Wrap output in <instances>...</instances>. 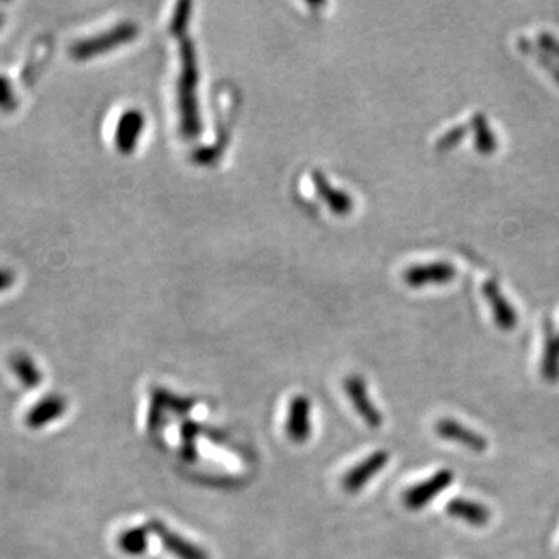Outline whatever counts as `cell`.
Masks as SVG:
<instances>
[{"instance_id":"obj_1","label":"cell","mask_w":559,"mask_h":559,"mask_svg":"<svg viewBox=\"0 0 559 559\" xmlns=\"http://www.w3.org/2000/svg\"><path fill=\"white\" fill-rule=\"evenodd\" d=\"M452 482H454V473L450 469H440L427 481L419 482L415 487L409 488L402 496V502L409 510H421L431 504L438 494L448 490L452 485Z\"/></svg>"},{"instance_id":"obj_2","label":"cell","mask_w":559,"mask_h":559,"mask_svg":"<svg viewBox=\"0 0 559 559\" xmlns=\"http://www.w3.org/2000/svg\"><path fill=\"white\" fill-rule=\"evenodd\" d=\"M344 390H345L352 408L356 410V414L364 419L365 425L371 429H379L383 425V414L379 412L377 404L371 401L364 377H359V375L345 377Z\"/></svg>"},{"instance_id":"obj_3","label":"cell","mask_w":559,"mask_h":559,"mask_svg":"<svg viewBox=\"0 0 559 559\" xmlns=\"http://www.w3.org/2000/svg\"><path fill=\"white\" fill-rule=\"evenodd\" d=\"M150 533L158 536L160 542L164 544V547L166 548V552H170L174 558L177 559H210L208 554L195 542L190 541L187 538L179 535L177 531L166 527V523L158 521V519H152L150 523H146Z\"/></svg>"},{"instance_id":"obj_4","label":"cell","mask_w":559,"mask_h":559,"mask_svg":"<svg viewBox=\"0 0 559 559\" xmlns=\"http://www.w3.org/2000/svg\"><path fill=\"white\" fill-rule=\"evenodd\" d=\"M389 460L390 454L387 450H375L370 456L365 457L362 462L352 466L347 474L342 477L344 491L356 494L361 490H364L367 483L389 465Z\"/></svg>"},{"instance_id":"obj_5","label":"cell","mask_w":559,"mask_h":559,"mask_svg":"<svg viewBox=\"0 0 559 559\" xmlns=\"http://www.w3.org/2000/svg\"><path fill=\"white\" fill-rule=\"evenodd\" d=\"M135 28L131 25H120L112 31L103 33L100 36L91 37V39H83L77 44H73L70 47V55L77 60H85L92 56L100 55L110 47H116L118 44L125 43L126 39L134 36Z\"/></svg>"},{"instance_id":"obj_6","label":"cell","mask_w":559,"mask_h":559,"mask_svg":"<svg viewBox=\"0 0 559 559\" xmlns=\"http://www.w3.org/2000/svg\"><path fill=\"white\" fill-rule=\"evenodd\" d=\"M312 404L306 395H296L289 402L288 418H286V433L292 443L304 444L310 440L312 433Z\"/></svg>"},{"instance_id":"obj_7","label":"cell","mask_w":559,"mask_h":559,"mask_svg":"<svg viewBox=\"0 0 559 559\" xmlns=\"http://www.w3.org/2000/svg\"><path fill=\"white\" fill-rule=\"evenodd\" d=\"M438 437L452 442V443L462 444L466 450L473 452H485L488 448L487 438L481 435L479 432L469 429L456 419L442 418L435 425Z\"/></svg>"},{"instance_id":"obj_8","label":"cell","mask_w":559,"mask_h":559,"mask_svg":"<svg viewBox=\"0 0 559 559\" xmlns=\"http://www.w3.org/2000/svg\"><path fill=\"white\" fill-rule=\"evenodd\" d=\"M483 296L488 300V304L491 306L492 317L496 320L498 328L504 331H511L516 328L517 317L516 308L508 302V298L505 297L500 286L496 280H487L482 286Z\"/></svg>"},{"instance_id":"obj_9","label":"cell","mask_w":559,"mask_h":559,"mask_svg":"<svg viewBox=\"0 0 559 559\" xmlns=\"http://www.w3.org/2000/svg\"><path fill=\"white\" fill-rule=\"evenodd\" d=\"M457 268L450 262L427 263L417 264L404 271L402 279L408 285L418 288L427 283H446L456 279Z\"/></svg>"},{"instance_id":"obj_10","label":"cell","mask_w":559,"mask_h":559,"mask_svg":"<svg viewBox=\"0 0 559 559\" xmlns=\"http://www.w3.org/2000/svg\"><path fill=\"white\" fill-rule=\"evenodd\" d=\"M69 402L61 395L44 396L41 401L36 402L28 410L25 417V425L30 429H43L45 425H52L56 419L61 418L68 410Z\"/></svg>"},{"instance_id":"obj_11","label":"cell","mask_w":559,"mask_h":559,"mask_svg":"<svg viewBox=\"0 0 559 559\" xmlns=\"http://www.w3.org/2000/svg\"><path fill=\"white\" fill-rule=\"evenodd\" d=\"M446 513L473 527H485L491 519V511L488 506L463 498H452L450 504L446 505Z\"/></svg>"},{"instance_id":"obj_12","label":"cell","mask_w":559,"mask_h":559,"mask_svg":"<svg viewBox=\"0 0 559 559\" xmlns=\"http://www.w3.org/2000/svg\"><path fill=\"white\" fill-rule=\"evenodd\" d=\"M542 377L548 383L559 381V337L550 320L544 323V350L541 362Z\"/></svg>"},{"instance_id":"obj_13","label":"cell","mask_w":559,"mask_h":559,"mask_svg":"<svg viewBox=\"0 0 559 559\" xmlns=\"http://www.w3.org/2000/svg\"><path fill=\"white\" fill-rule=\"evenodd\" d=\"M12 370L27 389H37L43 383V371L28 354H16L12 359Z\"/></svg>"},{"instance_id":"obj_14","label":"cell","mask_w":559,"mask_h":559,"mask_svg":"<svg viewBox=\"0 0 559 559\" xmlns=\"http://www.w3.org/2000/svg\"><path fill=\"white\" fill-rule=\"evenodd\" d=\"M148 538H150L148 525L133 527V529L125 530L122 535L118 536V547L123 554L129 556H140L148 550Z\"/></svg>"},{"instance_id":"obj_15","label":"cell","mask_w":559,"mask_h":559,"mask_svg":"<svg viewBox=\"0 0 559 559\" xmlns=\"http://www.w3.org/2000/svg\"><path fill=\"white\" fill-rule=\"evenodd\" d=\"M471 128L474 129L475 146L481 152L490 154L498 148V139L490 128L487 116H483L482 112H477L471 118Z\"/></svg>"},{"instance_id":"obj_16","label":"cell","mask_w":559,"mask_h":559,"mask_svg":"<svg viewBox=\"0 0 559 559\" xmlns=\"http://www.w3.org/2000/svg\"><path fill=\"white\" fill-rule=\"evenodd\" d=\"M142 118L139 114H128L126 117H123L118 131H117V143L120 146L122 151H131L129 148L134 145L135 135H139L140 129H142Z\"/></svg>"},{"instance_id":"obj_17","label":"cell","mask_w":559,"mask_h":559,"mask_svg":"<svg viewBox=\"0 0 559 559\" xmlns=\"http://www.w3.org/2000/svg\"><path fill=\"white\" fill-rule=\"evenodd\" d=\"M517 45H519V49L525 52L527 55L531 56V58H536L542 68L547 69L548 72L552 73L555 79L559 83V62H556V60H555L554 55H552L550 52L542 49V47H536L535 44L523 36L517 39Z\"/></svg>"},{"instance_id":"obj_18","label":"cell","mask_w":559,"mask_h":559,"mask_svg":"<svg viewBox=\"0 0 559 559\" xmlns=\"http://www.w3.org/2000/svg\"><path fill=\"white\" fill-rule=\"evenodd\" d=\"M199 425L195 423H185L181 429V438H182V444H181V456H182L185 462H195L196 457H198V450H196V438L199 435Z\"/></svg>"},{"instance_id":"obj_19","label":"cell","mask_w":559,"mask_h":559,"mask_svg":"<svg viewBox=\"0 0 559 559\" xmlns=\"http://www.w3.org/2000/svg\"><path fill=\"white\" fill-rule=\"evenodd\" d=\"M18 106V95L12 81L0 75V109L12 110Z\"/></svg>"},{"instance_id":"obj_20","label":"cell","mask_w":559,"mask_h":559,"mask_svg":"<svg viewBox=\"0 0 559 559\" xmlns=\"http://www.w3.org/2000/svg\"><path fill=\"white\" fill-rule=\"evenodd\" d=\"M468 126L466 125H457L454 128L448 129L442 137L437 140L438 150H448L450 146L457 145L460 140L468 133Z\"/></svg>"},{"instance_id":"obj_21","label":"cell","mask_w":559,"mask_h":559,"mask_svg":"<svg viewBox=\"0 0 559 559\" xmlns=\"http://www.w3.org/2000/svg\"><path fill=\"white\" fill-rule=\"evenodd\" d=\"M538 41L541 44L542 49L547 50V52H550L552 55L556 56L559 60L558 37L554 36L552 33H547V31H542V33H539V36H538Z\"/></svg>"},{"instance_id":"obj_22","label":"cell","mask_w":559,"mask_h":559,"mask_svg":"<svg viewBox=\"0 0 559 559\" xmlns=\"http://www.w3.org/2000/svg\"><path fill=\"white\" fill-rule=\"evenodd\" d=\"M16 281V275L10 269L0 268V292L10 289Z\"/></svg>"},{"instance_id":"obj_23","label":"cell","mask_w":559,"mask_h":559,"mask_svg":"<svg viewBox=\"0 0 559 559\" xmlns=\"http://www.w3.org/2000/svg\"><path fill=\"white\" fill-rule=\"evenodd\" d=\"M2 24H4V16L0 14V27H2Z\"/></svg>"},{"instance_id":"obj_24","label":"cell","mask_w":559,"mask_h":559,"mask_svg":"<svg viewBox=\"0 0 559 559\" xmlns=\"http://www.w3.org/2000/svg\"><path fill=\"white\" fill-rule=\"evenodd\" d=\"M558 337H559V335H558Z\"/></svg>"}]
</instances>
